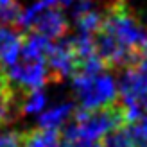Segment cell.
<instances>
[{"label":"cell","mask_w":147,"mask_h":147,"mask_svg":"<svg viewBox=\"0 0 147 147\" xmlns=\"http://www.w3.org/2000/svg\"><path fill=\"white\" fill-rule=\"evenodd\" d=\"M100 29L111 34L117 41H120L127 49L144 52V45L147 43V29L131 13L124 0H113L108 5V9L102 13Z\"/></svg>","instance_id":"1"},{"label":"cell","mask_w":147,"mask_h":147,"mask_svg":"<svg viewBox=\"0 0 147 147\" xmlns=\"http://www.w3.org/2000/svg\"><path fill=\"white\" fill-rule=\"evenodd\" d=\"M72 86L83 109H97L111 104L119 99V90L113 77L106 70L100 72H81L72 74Z\"/></svg>","instance_id":"2"},{"label":"cell","mask_w":147,"mask_h":147,"mask_svg":"<svg viewBox=\"0 0 147 147\" xmlns=\"http://www.w3.org/2000/svg\"><path fill=\"white\" fill-rule=\"evenodd\" d=\"M68 22L65 18L61 9H57V5L47 7L45 11H41L38 16L32 20V24L29 25V31L38 32L45 36L49 40H61L65 34L68 32Z\"/></svg>","instance_id":"3"},{"label":"cell","mask_w":147,"mask_h":147,"mask_svg":"<svg viewBox=\"0 0 147 147\" xmlns=\"http://www.w3.org/2000/svg\"><path fill=\"white\" fill-rule=\"evenodd\" d=\"M22 147H61V135L56 127H38L24 133Z\"/></svg>","instance_id":"4"},{"label":"cell","mask_w":147,"mask_h":147,"mask_svg":"<svg viewBox=\"0 0 147 147\" xmlns=\"http://www.w3.org/2000/svg\"><path fill=\"white\" fill-rule=\"evenodd\" d=\"M76 113V104L74 102H63V104H57L54 108H50L49 111L40 115V127H59L67 122L70 117Z\"/></svg>","instance_id":"5"},{"label":"cell","mask_w":147,"mask_h":147,"mask_svg":"<svg viewBox=\"0 0 147 147\" xmlns=\"http://www.w3.org/2000/svg\"><path fill=\"white\" fill-rule=\"evenodd\" d=\"M124 127H126L135 147H145L147 145V115H142L140 119L126 124Z\"/></svg>","instance_id":"6"},{"label":"cell","mask_w":147,"mask_h":147,"mask_svg":"<svg viewBox=\"0 0 147 147\" xmlns=\"http://www.w3.org/2000/svg\"><path fill=\"white\" fill-rule=\"evenodd\" d=\"M22 14L18 0H0V24L16 27V22Z\"/></svg>","instance_id":"7"},{"label":"cell","mask_w":147,"mask_h":147,"mask_svg":"<svg viewBox=\"0 0 147 147\" xmlns=\"http://www.w3.org/2000/svg\"><path fill=\"white\" fill-rule=\"evenodd\" d=\"M47 104V95L41 92V88H34L25 95V100L22 104L24 113H40Z\"/></svg>","instance_id":"8"},{"label":"cell","mask_w":147,"mask_h":147,"mask_svg":"<svg viewBox=\"0 0 147 147\" xmlns=\"http://www.w3.org/2000/svg\"><path fill=\"white\" fill-rule=\"evenodd\" d=\"M24 133H5L0 135V147H22Z\"/></svg>","instance_id":"9"},{"label":"cell","mask_w":147,"mask_h":147,"mask_svg":"<svg viewBox=\"0 0 147 147\" xmlns=\"http://www.w3.org/2000/svg\"><path fill=\"white\" fill-rule=\"evenodd\" d=\"M144 56L147 57V43H145V45H144Z\"/></svg>","instance_id":"10"},{"label":"cell","mask_w":147,"mask_h":147,"mask_svg":"<svg viewBox=\"0 0 147 147\" xmlns=\"http://www.w3.org/2000/svg\"><path fill=\"white\" fill-rule=\"evenodd\" d=\"M0 126H4V124H2V120H0Z\"/></svg>","instance_id":"11"},{"label":"cell","mask_w":147,"mask_h":147,"mask_svg":"<svg viewBox=\"0 0 147 147\" xmlns=\"http://www.w3.org/2000/svg\"><path fill=\"white\" fill-rule=\"evenodd\" d=\"M145 147H147V145H145Z\"/></svg>","instance_id":"12"}]
</instances>
